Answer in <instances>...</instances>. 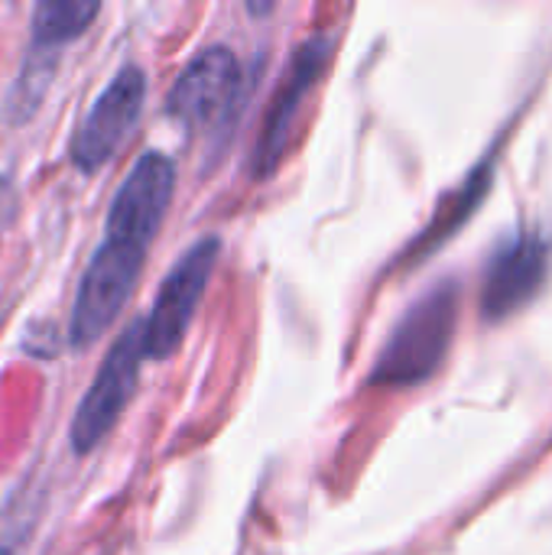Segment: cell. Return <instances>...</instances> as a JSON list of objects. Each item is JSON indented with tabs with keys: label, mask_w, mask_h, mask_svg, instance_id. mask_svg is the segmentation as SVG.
<instances>
[{
	"label": "cell",
	"mask_w": 552,
	"mask_h": 555,
	"mask_svg": "<svg viewBox=\"0 0 552 555\" xmlns=\"http://www.w3.org/2000/svg\"><path fill=\"white\" fill-rule=\"evenodd\" d=\"M550 257V241L537 228H521L508 234L488 260L482 286V315L488 322H504L517 315L543 289Z\"/></svg>",
	"instance_id": "ba28073f"
},
{
	"label": "cell",
	"mask_w": 552,
	"mask_h": 555,
	"mask_svg": "<svg viewBox=\"0 0 552 555\" xmlns=\"http://www.w3.org/2000/svg\"><path fill=\"white\" fill-rule=\"evenodd\" d=\"M0 555H10V550H3V546H0Z\"/></svg>",
	"instance_id": "8fae6325"
},
{
	"label": "cell",
	"mask_w": 552,
	"mask_h": 555,
	"mask_svg": "<svg viewBox=\"0 0 552 555\" xmlns=\"http://www.w3.org/2000/svg\"><path fill=\"white\" fill-rule=\"evenodd\" d=\"M459 325V286L452 280L420 296L403 319L394 325L381 348L368 387L374 390H410L426 384L446 361Z\"/></svg>",
	"instance_id": "6da1fadb"
},
{
	"label": "cell",
	"mask_w": 552,
	"mask_h": 555,
	"mask_svg": "<svg viewBox=\"0 0 552 555\" xmlns=\"http://www.w3.org/2000/svg\"><path fill=\"white\" fill-rule=\"evenodd\" d=\"M143 361H146V351H143V315H140L127 322L124 332L114 338L88 393L81 397L72 416L68 442L75 455H91L114 433V426L120 423L124 410L130 406L137 393Z\"/></svg>",
	"instance_id": "3957f363"
},
{
	"label": "cell",
	"mask_w": 552,
	"mask_h": 555,
	"mask_svg": "<svg viewBox=\"0 0 552 555\" xmlns=\"http://www.w3.org/2000/svg\"><path fill=\"white\" fill-rule=\"evenodd\" d=\"M146 104V72L140 65H124L107 88L91 101L88 114L78 120L68 140V159L78 172H101L117 150L127 143Z\"/></svg>",
	"instance_id": "8992f818"
},
{
	"label": "cell",
	"mask_w": 552,
	"mask_h": 555,
	"mask_svg": "<svg viewBox=\"0 0 552 555\" xmlns=\"http://www.w3.org/2000/svg\"><path fill=\"white\" fill-rule=\"evenodd\" d=\"M146 254L150 247L133 237L104 234L75 289L72 319H68L72 351H85L98 345L104 332L117 322V315L127 309V302L137 293V283L146 267Z\"/></svg>",
	"instance_id": "7a4b0ae2"
},
{
	"label": "cell",
	"mask_w": 552,
	"mask_h": 555,
	"mask_svg": "<svg viewBox=\"0 0 552 555\" xmlns=\"http://www.w3.org/2000/svg\"><path fill=\"white\" fill-rule=\"evenodd\" d=\"M332 52H335V33H312L293 52L290 68L270 98V107L264 114V124H260L254 153H251L254 179H270L280 169L283 153L290 146V137H293V127L303 114V101L322 81V75L332 62Z\"/></svg>",
	"instance_id": "5b68a950"
},
{
	"label": "cell",
	"mask_w": 552,
	"mask_h": 555,
	"mask_svg": "<svg viewBox=\"0 0 552 555\" xmlns=\"http://www.w3.org/2000/svg\"><path fill=\"white\" fill-rule=\"evenodd\" d=\"M172 195H176V163L159 150H146L124 176L107 208L104 234H124L153 247L169 215Z\"/></svg>",
	"instance_id": "9c48e42d"
},
{
	"label": "cell",
	"mask_w": 552,
	"mask_h": 555,
	"mask_svg": "<svg viewBox=\"0 0 552 555\" xmlns=\"http://www.w3.org/2000/svg\"><path fill=\"white\" fill-rule=\"evenodd\" d=\"M221 257V237L205 234L198 237L166 273L159 293L143 315V351L146 361H172L192 328V319L205 299L208 280Z\"/></svg>",
	"instance_id": "277c9868"
},
{
	"label": "cell",
	"mask_w": 552,
	"mask_h": 555,
	"mask_svg": "<svg viewBox=\"0 0 552 555\" xmlns=\"http://www.w3.org/2000/svg\"><path fill=\"white\" fill-rule=\"evenodd\" d=\"M241 62L228 46H208L189 59L166 94V114L192 133L221 130L241 94Z\"/></svg>",
	"instance_id": "52a82bcc"
},
{
	"label": "cell",
	"mask_w": 552,
	"mask_h": 555,
	"mask_svg": "<svg viewBox=\"0 0 552 555\" xmlns=\"http://www.w3.org/2000/svg\"><path fill=\"white\" fill-rule=\"evenodd\" d=\"M101 13L98 0H39L33 7V42L36 52H55L62 55L65 46H72Z\"/></svg>",
	"instance_id": "30bf717a"
}]
</instances>
